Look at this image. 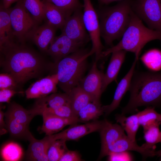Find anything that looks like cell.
<instances>
[{
    "label": "cell",
    "mask_w": 161,
    "mask_h": 161,
    "mask_svg": "<svg viewBox=\"0 0 161 161\" xmlns=\"http://www.w3.org/2000/svg\"><path fill=\"white\" fill-rule=\"evenodd\" d=\"M19 86L15 79L9 73L6 72L0 74V89H10L17 90Z\"/></svg>",
    "instance_id": "37"
},
{
    "label": "cell",
    "mask_w": 161,
    "mask_h": 161,
    "mask_svg": "<svg viewBox=\"0 0 161 161\" xmlns=\"http://www.w3.org/2000/svg\"><path fill=\"white\" fill-rule=\"evenodd\" d=\"M103 121L95 120L82 125H71L67 129L58 134L49 135L52 141L57 140H76L93 132L99 131Z\"/></svg>",
    "instance_id": "12"
},
{
    "label": "cell",
    "mask_w": 161,
    "mask_h": 161,
    "mask_svg": "<svg viewBox=\"0 0 161 161\" xmlns=\"http://www.w3.org/2000/svg\"><path fill=\"white\" fill-rule=\"evenodd\" d=\"M133 151L140 153L144 159L153 157L155 155V151L153 149L146 148L142 145L139 146L136 141H131L127 135L119 139L109 146L104 152L100 154V157H103L111 154Z\"/></svg>",
    "instance_id": "14"
},
{
    "label": "cell",
    "mask_w": 161,
    "mask_h": 161,
    "mask_svg": "<svg viewBox=\"0 0 161 161\" xmlns=\"http://www.w3.org/2000/svg\"><path fill=\"white\" fill-rule=\"evenodd\" d=\"M23 92L17 90L10 89H0V102L9 103L11 98L17 94L23 93Z\"/></svg>",
    "instance_id": "38"
},
{
    "label": "cell",
    "mask_w": 161,
    "mask_h": 161,
    "mask_svg": "<svg viewBox=\"0 0 161 161\" xmlns=\"http://www.w3.org/2000/svg\"><path fill=\"white\" fill-rule=\"evenodd\" d=\"M13 34L20 43L24 44L38 24L19 0L14 7L8 8Z\"/></svg>",
    "instance_id": "6"
},
{
    "label": "cell",
    "mask_w": 161,
    "mask_h": 161,
    "mask_svg": "<svg viewBox=\"0 0 161 161\" xmlns=\"http://www.w3.org/2000/svg\"><path fill=\"white\" fill-rule=\"evenodd\" d=\"M80 155L75 151L68 150L63 155L60 161H82Z\"/></svg>",
    "instance_id": "39"
},
{
    "label": "cell",
    "mask_w": 161,
    "mask_h": 161,
    "mask_svg": "<svg viewBox=\"0 0 161 161\" xmlns=\"http://www.w3.org/2000/svg\"><path fill=\"white\" fill-rule=\"evenodd\" d=\"M154 40L161 42V32L146 27L140 18L132 12L129 26L120 41L116 45L102 52L101 57L115 51L125 50L139 56L141 49L148 42Z\"/></svg>",
    "instance_id": "4"
},
{
    "label": "cell",
    "mask_w": 161,
    "mask_h": 161,
    "mask_svg": "<svg viewBox=\"0 0 161 161\" xmlns=\"http://www.w3.org/2000/svg\"><path fill=\"white\" fill-rule=\"evenodd\" d=\"M44 20L47 24L56 29H62L67 17L65 13L58 7L44 0Z\"/></svg>",
    "instance_id": "22"
},
{
    "label": "cell",
    "mask_w": 161,
    "mask_h": 161,
    "mask_svg": "<svg viewBox=\"0 0 161 161\" xmlns=\"http://www.w3.org/2000/svg\"><path fill=\"white\" fill-rule=\"evenodd\" d=\"M104 113L101 103L91 102L80 110L77 114L79 122L95 120Z\"/></svg>",
    "instance_id": "28"
},
{
    "label": "cell",
    "mask_w": 161,
    "mask_h": 161,
    "mask_svg": "<svg viewBox=\"0 0 161 161\" xmlns=\"http://www.w3.org/2000/svg\"><path fill=\"white\" fill-rule=\"evenodd\" d=\"M124 131L120 125L112 124L106 120H103L99 131L101 140L100 153L116 141L126 136Z\"/></svg>",
    "instance_id": "16"
},
{
    "label": "cell",
    "mask_w": 161,
    "mask_h": 161,
    "mask_svg": "<svg viewBox=\"0 0 161 161\" xmlns=\"http://www.w3.org/2000/svg\"><path fill=\"white\" fill-rule=\"evenodd\" d=\"M25 9L38 23L44 20V0H21Z\"/></svg>",
    "instance_id": "31"
},
{
    "label": "cell",
    "mask_w": 161,
    "mask_h": 161,
    "mask_svg": "<svg viewBox=\"0 0 161 161\" xmlns=\"http://www.w3.org/2000/svg\"><path fill=\"white\" fill-rule=\"evenodd\" d=\"M51 3L61 10L66 14L67 17L71 15L75 11L80 9L83 7L79 0H44Z\"/></svg>",
    "instance_id": "35"
},
{
    "label": "cell",
    "mask_w": 161,
    "mask_h": 161,
    "mask_svg": "<svg viewBox=\"0 0 161 161\" xmlns=\"http://www.w3.org/2000/svg\"><path fill=\"white\" fill-rule=\"evenodd\" d=\"M5 117L7 129L12 137L30 142L35 139L29 130V126L20 123L12 117Z\"/></svg>",
    "instance_id": "26"
},
{
    "label": "cell",
    "mask_w": 161,
    "mask_h": 161,
    "mask_svg": "<svg viewBox=\"0 0 161 161\" xmlns=\"http://www.w3.org/2000/svg\"><path fill=\"white\" fill-rule=\"evenodd\" d=\"M66 141L57 140L52 141L47 152L49 161H58L68 149L66 145Z\"/></svg>",
    "instance_id": "33"
},
{
    "label": "cell",
    "mask_w": 161,
    "mask_h": 161,
    "mask_svg": "<svg viewBox=\"0 0 161 161\" xmlns=\"http://www.w3.org/2000/svg\"><path fill=\"white\" fill-rule=\"evenodd\" d=\"M93 62L88 74L83 78L79 85L91 97L92 102L100 103L104 73L97 67V62Z\"/></svg>",
    "instance_id": "9"
},
{
    "label": "cell",
    "mask_w": 161,
    "mask_h": 161,
    "mask_svg": "<svg viewBox=\"0 0 161 161\" xmlns=\"http://www.w3.org/2000/svg\"><path fill=\"white\" fill-rule=\"evenodd\" d=\"M94 54L91 50L80 49L52 63L50 70L57 75L58 85L65 93L68 94L79 85L87 67V58Z\"/></svg>",
    "instance_id": "3"
},
{
    "label": "cell",
    "mask_w": 161,
    "mask_h": 161,
    "mask_svg": "<svg viewBox=\"0 0 161 161\" xmlns=\"http://www.w3.org/2000/svg\"><path fill=\"white\" fill-rule=\"evenodd\" d=\"M161 142V131H160V142Z\"/></svg>",
    "instance_id": "44"
},
{
    "label": "cell",
    "mask_w": 161,
    "mask_h": 161,
    "mask_svg": "<svg viewBox=\"0 0 161 161\" xmlns=\"http://www.w3.org/2000/svg\"><path fill=\"white\" fill-rule=\"evenodd\" d=\"M20 43L13 41L0 48V66L4 72L11 75L19 86L50 70L52 63L25 44Z\"/></svg>",
    "instance_id": "1"
},
{
    "label": "cell",
    "mask_w": 161,
    "mask_h": 161,
    "mask_svg": "<svg viewBox=\"0 0 161 161\" xmlns=\"http://www.w3.org/2000/svg\"><path fill=\"white\" fill-rule=\"evenodd\" d=\"M141 59L148 69L153 71L159 70L161 69V51L154 49L144 53Z\"/></svg>",
    "instance_id": "32"
},
{
    "label": "cell",
    "mask_w": 161,
    "mask_h": 161,
    "mask_svg": "<svg viewBox=\"0 0 161 161\" xmlns=\"http://www.w3.org/2000/svg\"><path fill=\"white\" fill-rule=\"evenodd\" d=\"M83 21L92 42L91 50L95 55V60L98 61L101 58L103 48L100 40V23L91 0H83Z\"/></svg>",
    "instance_id": "7"
},
{
    "label": "cell",
    "mask_w": 161,
    "mask_h": 161,
    "mask_svg": "<svg viewBox=\"0 0 161 161\" xmlns=\"http://www.w3.org/2000/svg\"><path fill=\"white\" fill-rule=\"evenodd\" d=\"M1 154L2 160L5 161H18L23 155V149L17 143L10 142L5 144L2 147Z\"/></svg>",
    "instance_id": "30"
},
{
    "label": "cell",
    "mask_w": 161,
    "mask_h": 161,
    "mask_svg": "<svg viewBox=\"0 0 161 161\" xmlns=\"http://www.w3.org/2000/svg\"><path fill=\"white\" fill-rule=\"evenodd\" d=\"M129 90V101L122 114L132 113L142 106H155L161 103V72H143L135 75Z\"/></svg>",
    "instance_id": "2"
},
{
    "label": "cell",
    "mask_w": 161,
    "mask_h": 161,
    "mask_svg": "<svg viewBox=\"0 0 161 161\" xmlns=\"http://www.w3.org/2000/svg\"><path fill=\"white\" fill-rule=\"evenodd\" d=\"M138 57L135 56V60L131 68L118 84L111 103L109 105L103 106L104 113L106 116L108 115L118 107L124 95L126 92L129 90Z\"/></svg>",
    "instance_id": "15"
},
{
    "label": "cell",
    "mask_w": 161,
    "mask_h": 161,
    "mask_svg": "<svg viewBox=\"0 0 161 161\" xmlns=\"http://www.w3.org/2000/svg\"><path fill=\"white\" fill-rule=\"evenodd\" d=\"M43 112L49 113L66 118L77 117L73 112L69 104L65 105L55 109L44 111Z\"/></svg>",
    "instance_id": "36"
},
{
    "label": "cell",
    "mask_w": 161,
    "mask_h": 161,
    "mask_svg": "<svg viewBox=\"0 0 161 161\" xmlns=\"http://www.w3.org/2000/svg\"><path fill=\"white\" fill-rule=\"evenodd\" d=\"M62 30V33L71 39L77 42L85 43L88 37L80 9L75 11L67 18Z\"/></svg>",
    "instance_id": "11"
},
{
    "label": "cell",
    "mask_w": 161,
    "mask_h": 161,
    "mask_svg": "<svg viewBox=\"0 0 161 161\" xmlns=\"http://www.w3.org/2000/svg\"><path fill=\"white\" fill-rule=\"evenodd\" d=\"M155 155L160 157V160L161 161V149L158 151H155Z\"/></svg>",
    "instance_id": "43"
},
{
    "label": "cell",
    "mask_w": 161,
    "mask_h": 161,
    "mask_svg": "<svg viewBox=\"0 0 161 161\" xmlns=\"http://www.w3.org/2000/svg\"><path fill=\"white\" fill-rule=\"evenodd\" d=\"M4 114L5 117H12L18 122L28 126L33 118L37 115L32 108L27 110L14 102L10 103Z\"/></svg>",
    "instance_id": "23"
},
{
    "label": "cell",
    "mask_w": 161,
    "mask_h": 161,
    "mask_svg": "<svg viewBox=\"0 0 161 161\" xmlns=\"http://www.w3.org/2000/svg\"><path fill=\"white\" fill-rule=\"evenodd\" d=\"M135 10L150 28L161 32V0H138Z\"/></svg>",
    "instance_id": "8"
},
{
    "label": "cell",
    "mask_w": 161,
    "mask_h": 161,
    "mask_svg": "<svg viewBox=\"0 0 161 161\" xmlns=\"http://www.w3.org/2000/svg\"><path fill=\"white\" fill-rule=\"evenodd\" d=\"M137 114L139 124L143 127V131L161 123V114L157 112L154 107H148Z\"/></svg>",
    "instance_id": "29"
},
{
    "label": "cell",
    "mask_w": 161,
    "mask_h": 161,
    "mask_svg": "<svg viewBox=\"0 0 161 161\" xmlns=\"http://www.w3.org/2000/svg\"><path fill=\"white\" fill-rule=\"evenodd\" d=\"M127 51L121 50L112 53V55L105 74H104L102 90L103 92L107 86L115 80L125 59Z\"/></svg>",
    "instance_id": "20"
},
{
    "label": "cell",
    "mask_w": 161,
    "mask_h": 161,
    "mask_svg": "<svg viewBox=\"0 0 161 161\" xmlns=\"http://www.w3.org/2000/svg\"><path fill=\"white\" fill-rule=\"evenodd\" d=\"M52 142L49 135L41 140L35 138L30 142L27 152V159L30 161H49L47 152Z\"/></svg>",
    "instance_id": "21"
},
{
    "label": "cell",
    "mask_w": 161,
    "mask_h": 161,
    "mask_svg": "<svg viewBox=\"0 0 161 161\" xmlns=\"http://www.w3.org/2000/svg\"><path fill=\"white\" fill-rule=\"evenodd\" d=\"M8 9L0 7V48L13 41L14 37Z\"/></svg>",
    "instance_id": "24"
},
{
    "label": "cell",
    "mask_w": 161,
    "mask_h": 161,
    "mask_svg": "<svg viewBox=\"0 0 161 161\" xmlns=\"http://www.w3.org/2000/svg\"><path fill=\"white\" fill-rule=\"evenodd\" d=\"M57 75L54 73L34 82L25 92L27 99H38L45 97L57 91L58 83Z\"/></svg>",
    "instance_id": "13"
},
{
    "label": "cell",
    "mask_w": 161,
    "mask_h": 161,
    "mask_svg": "<svg viewBox=\"0 0 161 161\" xmlns=\"http://www.w3.org/2000/svg\"><path fill=\"white\" fill-rule=\"evenodd\" d=\"M68 95L70 105L77 116L80 110L89 103L92 102L91 96L79 85L73 88Z\"/></svg>",
    "instance_id": "25"
},
{
    "label": "cell",
    "mask_w": 161,
    "mask_h": 161,
    "mask_svg": "<svg viewBox=\"0 0 161 161\" xmlns=\"http://www.w3.org/2000/svg\"><path fill=\"white\" fill-rule=\"evenodd\" d=\"M19 0H3V4L4 7L6 9H8L13 3Z\"/></svg>",
    "instance_id": "41"
},
{
    "label": "cell",
    "mask_w": 161,
    "mask_h": 161,
    "mask_svg": "<svg viewBox=\"0 0 161 161\" xmlns=\"http://www.w3.org/2000/svg\"><path fill=\"white\" fill-rule=\"evenodd\" d=\"M57 29L46 23L38 26L31 32L28 39L31 40L41 50L46 52L55 37Z\"/></svg>",
    "instance_id": "19"
},
{
    "label": "cell",
    "mask_w": 161,
    "mask_h": 161,
    "mask_svg": "<svg viewBox=\"0 0 161 161\" xmlns=\"http://www.w3.org/2000/svg\"><path fill=\"white\" fill-rule=\"evenodd\" d=\"M115 120L126 132L128 138L132 141H135L136 134L140 126L137 114L128 117L125 115L117 114Z\"/></svg>",
    "instance_id": "27"
},
{
    "label": "cell",
    "mask_w": 161,
    "mask_h": 161,
    "mask_svg": "<svg viewBox=\"0 0 161 161\" xmlns=\"http://www.w3.org/2000/svg\"><path fill=\"white\" fill-rule=\"evenodd\" d=\"M69 104L68 95L66 93H55L44 97L37 99L32 108L38 115L44 111Z\"/></svg>",
    "instance_id": "18"
},
{
    "label": "cell",
    "mask_w": 161,
    "mask_h": 161,
    "mask_svg": "<svg viewBox=\"0 0 161 161\" xmlns=\"http://www.w3.org/2000/svg\"><path fill=\"white\" fill-rule=\"evenodd\" d=\"M41 115L43 123L40 129L46 135L55 134L66 126L75 124L79 122L77 117L64 118L46 112H43Z\"/></svg>",
    "instance_id": "17"
},
{
    "label": "cell",
    "mask_w": 161,
    "mask_h": 161,
    "mask_svg": "<svg viewBox=\"0 0 161 161\" xmlns=\"http://www.w3.org/2000/svg\"><path fill=\"white\" fill-rule=\"evenodd\" d=\"M160 124L153 125L143 131L145 143L142 146L149 149H153V147L160 142V131L159 129Z\"/></svg>",
    "instance_id": "34"
},
{
    "label": "cell",
    "mask_w": 161,
    "mask_h": 161,
    "mask_svg": "<svg viewBox=\"0 0 161 161\" xmlns=\"http://www.w3.org/2000/svg\"><path fill=\"white\" fill-rule=\"evenodd\" d=\"M132 11L129 2L124 1L101 13L100 35L106 44L111 45L113 41L122 37L129 26Z\"/></svg>",
    "instance_id": "5"
},
{
    "label": "cell",
    "mask_w": 161,
    "mask_h": 161,
    "mask_svg": "<svg viewBox=\"0 0 161 161\" xmlns=\"http://www.w3.org/2000/svg\"><path fill=\"white\" fill-rule=\"evenodd\" d=\"M84 44L75 41L62 32L55 37L46 52L56 63L80 49Z\"/></svg>",
    "instance_id": "10"
},
{
    "label": "cell",
    "mask_w": 161,
    "mask_h": 161,
    "mask_svg": "<svg viewBox=\"0 0 161 161\" xmlns=\"http://www.w3.org/2000/svg\"><path fill=\"white\" fill-rule=\"evenodd\" d=\"M102 4H107L112 2L122 0H98Z\"/></svg>",
    "instance_id": "42"
},
{
    "label": "cell",
    "mask_w": 161,
    "mask_h": 161,
    "mask_svg": "<svg viewBox=\"0 0 161 161\" xmlns=\"http://www.w3.org/2000/svg\"><path fill=\"white\" fill-rule=\"evenodd\" d=\"M4 113L2 111L1 108L0 110V132L1 135L4 134L8 131L7 128L6 123L4 120Z\"/></svg>",
    "instance_id": "40"
}]
</instances>
